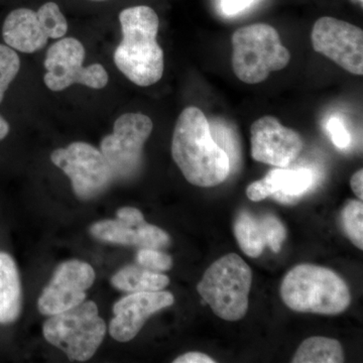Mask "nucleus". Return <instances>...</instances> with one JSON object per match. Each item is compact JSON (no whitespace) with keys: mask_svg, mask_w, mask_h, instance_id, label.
<instances>
[{"mask_svg":"<svg viewBox=\"0 0 363 363\" xmlns=\"http://www.w3.org/2000/svg\"><path fill=\"white\" fill-rule=\"evenodd\" d=\"M172 157L186 180L197 187L220 185L230 173V157L215 142L206 116L196 106L184 109L177 121Z\"/></svg>","mask_w":363,"mask_h":363,"instance_id":"1","label":"nucleus"},{"mask_svg":"<svg viewBox=\"0 0 363 363\" xmlns=\"http://www.w3.org/2000/svg\"><path fill=\"white\" fill-rule=\"evenodd\" d=\"M123 40L114 63L128 80L140 87L156 84L164 69V51L157 44L159 16L150 6L128 7L119 14Z\"/></svg>","mask_w":363,"mask_h":363,"instance_id":"2","label":"nucleus"},{"mask_svg":"<svg viewBox=\"0 0 363 363\" xmlns=\"http://www.w3.org/2000/svg\"><path fill=\"white\" fill-rule=\"evenodd\" d=\"M281 297L291 310L322 315L341 314L350 307V288L336 272L303 264L286 274Z\"/></svg>","mask_w":363,"mask_h":363,"instance_id":"3","label":"nucleus"},{"mask_svg":"<svg viewBox=\"0 0 363 363\" xmlns=\"http://www.w3.org/2000/svg\"><path fill=\"white\" fill-rule=\"evenodd\" d=\"M231 43L234 74L247 84L264 82L272 72L283 70L290 63V52L276 28L267 23L238 28Z\"/></svg>","mask_w":363,"mask_h":363,"instance_id":"4","label":"nucleus"},{"mask_svg":"<svg viewBox=\"0 0 363 363\" xmlns=\"http://www.w3.org/2000/svg\"><path fill=\"white\" fill-rule=\"evenodd\" d=\"M252 284V269L240 255L229 253L208 267L197 291L216 316L233 322L247 315Z\"/></svg>","mask_w":363,"mask_h":363,"instance_id":"5","label":"nucleus"},{"mask_svg":"<svg viewBox=\"0 0 363 363\" xmlns=\"http://www.w3.org/2000/svg\"><path fill=\"white\" fill-rule=\"evenodd\" d=\"M106 330V324L93 301H84L50 316L43 327L45 340L63 351L71 362H86L93 357Z\"/></svg>","mask_w":363,"mask_h":363,"instance_id":"6","label":"nucleus"},{"mask_svg":"<svg viewBox=\"0 0 363 363\" xmlns=\"http://www.w3.org/2000/svg\"><path fill=\"white\" fill-rule=\"evenodd\" d=\"M154 124L143 113H125L116 119L113 133L105 136L100 152L111 167L114 179L130 180L138 175L143 162V145Z\"/></svg>","mask_w":363,"mask_h":363,"instance_id":"7","label":"nucleus"},{"mask_svg":"<svg viewBox=\"0 0 363 363\" xmlns=\"http://www.w3.org/2000/svg\"><path fill=\"white\" fill-rule=\"evenodd\" d=\"M51 160L70 178L74 193L81 200L102 194L114 180L102 152L87 143H72L64 149L54 150Z\"/></svg>","mask_w":363,"mask_h":363,"instance_id":"8","label":"nucleus"},{"mask_svg":"<svg viewBox=\"0 0 363 363\" xmlns=\"http://www.w3.org/2000/svg\"><path fill=\"white\" fill-rule=\"evenodd\" d=\"M85 49L74 38H64L48 50L44 66L45 84L50 90L63 91L74 84L102 89L108 83V73L100 64L84 67Z\"/></svg>","mask_w":363,"mask_h":363,"instance_id":"9","label":"nucleus"},{"mask_svg":"<svg viewBox=\"0 0 363 363\" xmlns=\"http://www.w3.org/2000/svg\"><path fill=\"white\" fill-rule=\"evenodd\" d=\"M315 51L324 55L344 70L363 74V32L362 28L337 18L324 16L312 30Z\"/></svg>","mask_w":363,"mask_h":363,"instance_id":"10","label":"nucleus"},{"mask_svg":"<svg viewBox=\"0 0 363 363\" xmlns=\"http://www.w3.org/2000/svg\"><path fill=\"white\" fill-rule=\"evenodd\" d=\"M95 277L93 267L82 260L60 264L38 301L40 314L52 316L84 302L86 291L94 284Z\"/></svg>","mask_w":363,"mask_h":363,"instance_id":"11","label":"nucleus"},{"mask_svg":"<svg viewBox=\"0 0 363 363\" xmlns=\"http://www.w3.org/2000/svg\"><path fill=\"white\" fill-rule=\"evenodd\" d=\"M116 216L117 219L93 224L91 234L97 240L125 247L161 250L171 242L166 231L147 223L142 212L135 207L121 208L117 210Z\"/></svg>","mask_w":363,"mask_h":363,"instance_id":"12","label":"nucleus"},{"mask_svg":"<svg viewBox=\"0 0 363 363\" xmlns=\"http://www.w3.org/2000/svg\"><path fill=\"white\" fill-rule=\"evenodd\" d=\"M252 157L255 161L277 168L290 166L304 147L302 136L286 128L276 117H260L252 123Z\"/></svg>","mask_w":363,"mask_h":363,"instance_id":"13","label":"nucleus"},{"mask_svg":"<svg viewBox=\"0 0 363 363\" xmlns=\"http://www.w3.org/2000/svg\"><path fill=\"white\" fill-rule=\"evenodd\" d=\"M174 303L173 294L166 291L130 293L113 306L114 318L109 325L111 337L118 342L133 340L152 315Z\"/></svg>","mask_w":363,"mask_h":363,"instance_id":"14","label":"nucleus"},{"mask_svg":"<svg viewBox=\"0 0 363 363\" xmlns=\"http://www.w3.org/2000/svg\"><path fill=\"white\" fill-rule=\"evenodd\" d=\"M233 229L241 250L250 257H259L266 247L274 252H281V243L286 238L285 226L271 214L257 218L250 212H240Z\"/></svg>","mask_w":363,"mask_h":363,"instance_id":"15","label":"nucleus"},{"mask_svg":"<svg viewBox=\"0 0 363 363\" xmlns=\"http://www.w3.org/2000/svg\"><path fill=\"white\" fill-rule=\"evenodd\" d=\"M313 184L310 169H272L262 180L253 182L247 189V195L252 201L259 202L269 197L283 203L295 201V198L307 192Z\"/></svg>","mask_w":363,"mask_h":363,"instance_id":"16","label":"nucleus"},{"mask_svg":"<svg viewBox=\"0 0 363 363\" xmlns=\"http://www.w3.org/2000/svg\"><path fill=\"white\" fill-rule=\"evenodd\" d=\"M2 37L11 49L26 54L40 51L49 40L37 13L30 9H14L6 16Z\"/></svg>","mask_w":363,"mask_h":363,"instance_id":"17","label":"nucleus"},{"mask_svg":"<svg viewBox=\"0 0 363 363\" xmlns=\"http://www.w3.org/2000/svg\"><path fill=\"white\" fill-rule=\"evenodd\" d=\"M23 293L16 262L9 253L0 252V324H11L20 317Z\"/></svg>","mask_w":363,"mask_h":363,"instance_id":"18","label":"nucleus"},{"mask_svg":"<svg viewBox=\"0 0 363 363\" xmlns=\"http://www.w3.org/2000/svg\"><path fill=\"white\" fill-rule=\"evenodd\" d=\"M111 284L117 290L126 293L156 292L169 284L168 276L150 271L140 266H126L112 277Z\"/></svg>","mask_w":363,"mask_h":363,"instance_id":"19","label":"nucleus"},{"mask_svg":"<svg viewBox=\"0 0 363 363\" xmlns=\"http://www.w3.org/2000/svg\"><path fill=\"white\" fill-rule=\"evenodd\" d=\"M343 348L335 339L313 336L298 346L293 363H342Z\"/></svg>","mask_w":363,"mask_h":363,"instance_id":"20","label":"nucleus"},{"mask_svg":"<svg viewBox=\"0 0 363 363\" xmlns=\"http://www.w3.org/2000/svg\"><path fill=\"white\" fill-rule=\"evenodd\" d=\"M344 233L351 242L363 250V204L360 200H348L341 214Z\"/></svg>","mask_w":363,"mask_h":363,"instance_id":"21","label":"nucleus"},{"mask_svg":"<svg viewBox=\"0 0 363 363\" xmlns=\"http://www.w3.org/2000/svg\"><path fill=\"white\" fill-rule=\"evenodd\" d=\"M37 14L49 39H62L68 32V23L65 16L55 2H47L40 6Z\"/></svg>","mask_w":363,"mask_h":363,"instance_id":"22","label":"nucleus"},{"mask_svg":"<svg viewBox=\"0 0 363 363\" xmlns=\"http://www.w3.org/2000/svg\"><path fill=\"white\" fill-rule=\"evenodd\" d=\"M20 69L21 60L16 52L9 45L0 44V104Z\"/></svg>","mask_w":363,"mask_h":363,"instance_id":"23","label":"nucleus"},{"mask_svg":"<svg viewBox=\"0 0 363 363\" xmlns=\"http://www.w3.org/2000/svg\"><path fill=\"white\" fill-rule=\"evenodd\" d=\"M138 266L157 272H168L173 267V259L156 248H140L136 255Z\"/></svg>","mask_w":363,"mask_h":363,"instance_id":"24","label":"nucleus"},{"mask_svg":"<svg viewBox=\"0 0 363 363\" xmlns=\"http://www.w3.org/2000/svg\"><path fill=\"white\" fill-rule=\"evenodd\" d=\"M327 130L332 138V142L339 150L347 149L351 142V136L345 126L338 117H332L327 123Z\"/></svg>","mask_w":363,"mask_h":363,"instance_id":"25","label":"nucleus"},{"mask_svg":"<svg viewBox=\"0 0 363 363\" xmlns=\"http://www.w3.org/2000/svg\"><path fill=\"white\" fill-rule=\"evenodd\" d=\"M255 0H221L222 13L226 16H235L252 6Z\"/></svg>","mask_w":363,"mask_h":363,"instance_id":"26","label":"nucleus"},{"mask_svg":"<svg viewBox=\"0 0 363 363\" xmlns=\"http://www.w3.org/2000/svg\"><path fill=\"white\" fill-rule=\"evenodd\" d=\"M213 358L208 357L202 352H187L181 357H177L174 363H215Z\"/></svg>","mask_w":363,"mask_h":363,"instance_id":"27","label":"nucleus"},{"mask_svg":"<svg viewBox=\"0 0 363 363\" xmlns=\"http://www.w3.org/2000/svg\"><path fill=\"white\" fill-rule=\"evenodd\" d=\"M350 187L353 193L357 195L358 200L362 201L363 199V171L360 169L350 179Z\"/></svg>","mask_w":363,"mask_h":363,"instance_id":"28","label":"nucleus"},{"mask_svg":"<svg viewBox=\"0 0 363 363\" xmlns=\"http://www.w3.org/2000/svg\"><path fill=\"white\" fill-rule=\"evenodd\" d=\"M9 133V124L0 116V140H4Z\"/></svg>","mask_w":363,"mask_h":363,"instance_id":"29","label":"nucleus"},{"mask_svg":"<svg viewBox=\"0 0 363 363\" xmlns=\"http://www.w3.org/2000/svg\"><path fill=\"white\" fill-rule=\"evenodd\" d=\"M351 1L355 2V4H360V6H363V0H351Z\"/></svg>","mask_w":363,"mask_h":363,"instance_id":"30","label":"nucleus"}]
</instances>
